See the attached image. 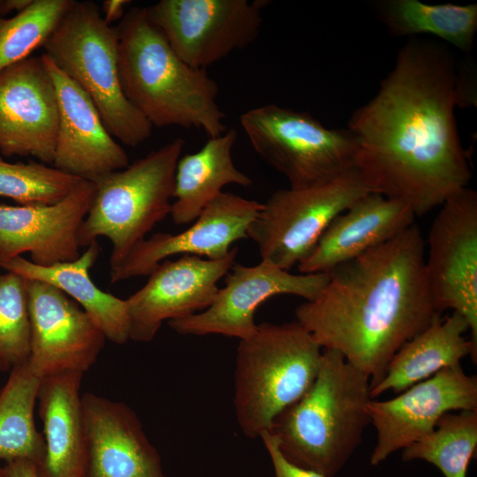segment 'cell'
<instances>
[{
  "label": "cell",
  "mask_w": 477,
  "mask_h": 477,
  "mask_svg": "<svg viewBox=\"0 0 477 477\" xmlns=\"http://www.w3.org/2000/svg\"><path fill=\"white\" fill-rule=\"evenodd\" d=\"M449 45L411 37L374 97L356 109L354 169L371 193L411 207L416 217L467 187L472 172L455 108L473 103Z\"/></svg>",
  "instance_id": "obj_1"
},
{
  "label": "cell",
  "mask_w": 477,
  "mask_h": 477,
  "mask_svg": "<svg viewBox=\"0 0 477 477\" xmlns=\"http://www.w3.org/2000/svg\"><path fill=\"white\" fill-rule=\"evenodd\" d=\"M425 243L415 222L329 271L319 293L295 309L320 346L341 353L370 388L399 348L441 316L427 284Z\"/></svg>",
  "instance_id": "obj_2"
},
{
  "label": "cell",
  "mask_w": 477,
  "mask_h": 477,
  "mask_svg": "<svg viewBox=\"0 0 477 477\" xmlns=\"http://www.w3.org/2000/svg\"><path fill=\"white\" fill-rule=\"evenodd\" d=\"M116 28L123 91L152 126L197 128L209 138L226 131L216 80L177 55L147 7L129 10Z\"/></svg>",
  "instance_id": "obj_3"
},
{
  "label": "cell",
  "mask_w": 477,
  "mask_h": 477,
  "mask_svg": "<svg viewBox=\"0 0 477 477\" xmlns=\"http://www.w3.org/2000/svg\"><path fill=\"white\" fill-rule=\"evenodd\" d=\"M371 399L370 378L338 352L323 349L313 385L275 419L270 432L288 460L334 477L371 424Z\"/></svg>",
  "instance_id": "obj_4"
},
{
  "label": "cell",
  "mask_w": 477,
  "mask_h": 477,
  "mask_svg": "<svg viewBox=\"0 0 477 477\" xmlns=\"http://www.w3.org/2000/svg\"><path fill=\"white\" fill-rule=\"evenodd\" d=\"M323 349L297 321L262 322L239 341L234 372V408L243 434L260 437L275 419L313 385Z\"/></svg>",
  "instance_id": "obj_5"
},
{
  "label": "cell",
  "mask_w": 477,
  "mask_h": 477,
  "mask_svg": "<svg viewBox=\"0 0 477 477\" xmlns=\"http://www.w3.org/2000/svg\"><path fill=\"white\" fill-rule=\"evenodd\" d=\"M42 47L91 98L117 140L137 147L149 139L153 126L122 88L117 28L104 21L96 4L73 1Z\"/></svg>",
  "instance_id": "obj_6"
},
{
  "label": "cell",
  "mask_w": 477,
  "mask_h": 477,
  "mask_svg": "<svg viewBox=\"0 0 477 477\" xmlns=\"http://www.w3.org/2000/svg\"><path fill=\"white\" fill-rule=\"evenodd\" d=\"M185 141L176 138L125 168L94 181L95 194L79 232L80 247L104 237L112 244L110 268L170 215L175 173Z\"/></svg>",
  "instance_id": "obj_7"
},
{
  "label": "cell",
  "mask_w": 477,
  "mask_h": 477,
  "mask_svg": "<svg viewBox=\"0 0 477 477\" xmlns=\"http://www.w3.org/2000/svg\"><path fill=\"white\" fill-rule=\"evenodd\" d=\"M239 123L255 153L292 188L319 186L354 169L358 142L348 128H328L308 112L275 103L245 111Z\"/></svg>",
  "instance_id": "obj_8"
},
{
  "label": "cell",
  "mask_w": 477,
  "mask_h": 477,
  "mask_svg": "<svg viewBox=\"0 0 477 477\" xmlns=\"http://www.w3.org/2000/svg\"><path fill=\"white\" fill-rule=\"evenodd\" d=\"M368 193L355 169L319 186L276 190L262 203L247 236L261 260L289 271L338 215Z\"/></svg>",
  "instance_id": "obj_9"
},
{
  "label": "cell",
  "mask_w": 477,
  "mask_h": 477,
  "mask_svg": "<svg viewBox=\"0 0 477 477\" xmlns=\"http://www.w3.org/2000/svg\"><path fill=\"white\" fill-rule=\"evenodd\" d=\"M425 254L428 287L438 314L452 310L467 322L477 346V193L450 197L434 218Z\"/></svg>",
  "instance_id": "obj_10"
},
{
  "label": "cell",
  "mask_w": 477,
  "mask_h": 477,
  "mask_svg": "<svg viewBox=\"0 0 477 477\" xmlns=\"http://www.w3.org/2000/svg\"><path fill=\"white\" fill-rule=\"evenodd\" d=\"M263 5L249 0H160L147 11L177 55L206 70L255 41Z\"/></svg>",
  "instance_id": "obj_11"
},
{
  "label": "cell",
  "mask_w": 477,
  "mask_h": 477,
  "mask_svg": "<svg viewBox=\"0 0 477 477\" xmlns=\"http://www.w3.org/2000/svg\"><path fill=\"white\" fill-rule=\"evenodd\" d=\"M328 279V273L292 274L265 260L253 266L234 264L209 307L168 323L181 335L218 334L246 339L256 331L255 311L268 299L294 295L308 301Z\"/></svg>",
  "instance_id": "obj_12"
},
{
  "label": "cell",
  "mask_w": 477,
  "mask_h": 477,
  "mask_svg": "<svg viewBox=\"0 0 477 477\" xmlns=\"http://www.w3.org/2000/svg\"><path fill=\"white\" fill-rule=\"evenodd\" d=\"M367 410L377 433L370 464L377 466L430 434L444 414L477 410V377L462 367L444 368L393 398L371 399Z\"/></svg>",
  "instance_id": "obj_13"
},
{
  "label": "cell",
  "mask_w": 477,
  "mask_h": 477,
  "mask_svg": "<svg viewBox=\"0 0 477 477\" xmlns=\"http://www.w3.org/2000/svg\"><path fill=\"white\" fill-rule=\"evenodd\" d=\"M237 254L235 246L220 260L185 254L160 262L145 285L125 299L130 340L148 343L163 322L184 318L209 307L219 290L217 283L235 264Z\"/></svg>",
  "instance_id": "obj_14"
},
{
  "label": "cell",
  "mask_w": 477,
  "mask_h": 477,
  "mask_svg": "<svg viewBox=\"0 0 477 477\" xmlns=\"http://www.w3.org/2000/svg\"><path fill=\"white\" fill-rule=\"evenodd\" d=\"M262 203L223 192L179 233H155L137 243L115 267L110 268L111 284L148 276L163 261L177 254L209 260L226 257L231 245L247 238V230Z\"/></svg>",
  "instance_id": "obj_15"
},
{
  "label": "cell",
  "mask_w": 477,
  "mask_h": 477,
  "mask_svg": "<svg viewBox=\"0 0 477 477\" xmlns=\"http://www.w3.org/2000/svg\"><path fill=\"white\" fill-rule=\"evenodd\" d=\"M28 364L34 375L88 370L106 337L80 305L55 286L34 280H28Z\"/></svg>",
  "instance_id": "obj_16"
},
{
  "label": "cell",
  "mask_w": 477,
  "mask_h": 477,
  "mask_svg": "<svg viewBox=\"0 0 477 477\" xmlns=\"http://www.w3.org/2000/svg\"><path fill=\"white\" fill-rule=\"evenodd\" d=\"M58 127L57 94L42 57L0 72V152L52 165Z\"/></svg>",
  "instance_id": "obj_17"
},
{
  "label": "cell",
  "mask_w": 477,
  "mask_h": 477,
  "mask_svg": "<svg viewBox=\"0 0 477 477\" xmlns=\"http://www.w3.org/2000/svg\"><path fill=\"white\" fill-rule=\"evenodd\" d=\"M95 194V183L82 180L55 204L0 205V265L26 253L42 267L78 259L80 229Z\"/></svg>",
  "instance_id": "obj_18"
},
{
  "label": "cell",
  "mask_w": 477,
  "mask_h": 477,
  "mask_svg": "<svg viewBox=\"0 0 477 477\" xmlns=\"http://www.w3.org/2000/svg\"><path fill=\"white\" fill-rule=\"evenodd\" d=\"M41 57L54 83L58 107L52 166L92 182L128 166L125 150L108 131L91 98L44 53Z\"/></svg>",
  "instance_id": "obj_19"
},
{
  "label": "cell",
  "mask_w": 477,
  "mask_h": 477,
  "mask_svg": "<svg viewBox=\"0 0 477 477\" xmlns=\"http://www.w3.org/2000/svg\"><path fill=\"white\" fill-rule=\"evenodd\" d=\"M81 404L84 477H167L158 450L130 406L91 392L82 395Z\"/></svg>",
  "instance_id": "obj_20"
},
{
  "label": "cell",
  "mask_w": 477,
  "mask_h": 477,
  "mask_svg": "<svg viewBox=\"0 0 477 477\" xmlns=\"http://www.w3.org/2000/svg\"><path fill=\"white\" fill-rule=\"evenodd\" d=\"M406 203L368 193L338 215L310 254L297 266L299 273H329L390 239L416 221Z\"/></svg>",
  "instance_id": "obj_21"
},
{
  "label": "cell",
  "mask_w": 477,
  "mask_h": 477,
  "mask_svg": "<svg viewBox=\"0 0 477 477\" xmlns=\"http://www.w3.org/2000/svg\"><path fill=\"white\" fill-rule=\"evenodd\" d=\"M84 373L64 372L41 378L39 415L45 458L39 477H84L87 446L80 388Z\"/></svg>",
  "instance_id": "obj_22"
},
{
  "label": "cell",
  "mask_w": 477,
  "mask_h": 477,
  "mask_svg": "<svg viewBox=\"0 0 477 477\" xmlns=\"http://www.w3.org/2000/svg\"><path fill=\"white\" fill-rule=\"evenodd\" d=\"M99 253L100 246L95 241L72 261L42 267L18 256L2 263L0 268L26 279L44 282L59 289L80 305L106 339L124 344L130 340L126 300L102 291L90 277V269L97 261Z\"/></svg>",
  "instance_id": "obj_23"
},
{
  "label": "cell",
  "mask_w": 477,
  "mask_h": 477,
  "mask_svg": "<svg viewBox=\"0 0 477 477\" xmlns=\"http://www.w3.org/2000/svg\"><path fill=\"white\" fill-rule=\"evenodd\" d=\"M466 331L467 322L456 312L437 317L395 353L382 379L370 388L371 398L388 390L400 393L444 368L461 367L468 355L475 362L477 346L466 337Z\"/></svg>",
  "instance_id": "obj_24"
},
{
  "label": "cell",
  "mask_w": 477,
  "mask_h": 477,
  "mask_svg": "<svg viewBox=\"0 0 477 477\" xmlns=\"http://www.w3.org/2000/svg\"><path fill=\"white\" fill-rule=\"evenodd\" d=\"M237 131L208 138L198 151L181 155L176 168L170 216L177 225L192 223L227 185L249 186L253 180L232 159Z\"/></svg>",
  "instance_id": "obj_25"
},
{
  "label": "cell",
  "mask_w": 477,
  "mask_h": 477,
  "mask_svg": "<svg viewBox=\"0 0 477 477\" xmlns=\"http://www.w3.org/2000/svg\"><path fill=\"white\" fill-rule=\"evenodd\" d=\"M377 17L394 37L432 35L468 53L477 31V4H430L419 0H384Z\"/></svg>",
  "instance_id": "obj_26"
},
{
  "label": "cell",
  "mask_w": 477,
  "mask_h": 477,
  "mask_svg": "<svg viewBox=\"0 0 477 477\" xmlns=\"http://www.w3.org/2000/svg\"><path fill=\"white\" fill-rule=\"evenodd\" d=\"M39 378L28 360L14 367L0 391V460L26 459L39 468L45 458L42 433L35 426Z\"/></svg>",
  "instance_id": "obj_27"
},
{
  "label": "cell",
  "mask_w": 477,
  "mask_h": 477,
  "mask_svg": "<svg viewBox=\"0 0 477 477\" xmlns=\"http://www.w3.org/2000/svg\"><path fill=\"white\" fill-rule=\"evenodd\" d=\"M477 448V410L448 413L428 435L402 450V459L425 460L444 477H466Z\"/></svg>",
  "instance_id": "obj_28"
},
{
  "label": "cell",
  "mask_w": 477,
  "mask_h": 477,
  "mask_svg": "<svg viewBox=\"0 0 477 477\" xmlns=\"http://www.w3.org/2000/svg\"><path fill=\"white\" fill-rule=\"evenodd\" d=\"M72 2L34 0L13 17H0V72L43 46Z\"/></svg>",
  "instance_id": "obj_29"
},
{
  "label": "cell",
  "mask_w": 477,
  "mask_h": 477,
  "mask_svg": "<svg viewBox=\"0 0 477 477\" xmlns=\"http://www.w3.org/2000/svg\"><path fill=\"white\" fill-rule=\"evenodd\" d=\"M82 180L41 162L11 163L0 158V196L19 205L57 203Z\"/></svg>",
  "instance_id": "obj_30"
},
{
  "label": "cell",
  "mask_w": 477,
  "mask_h": 477,
  "mask_svg": "<svg viewBox=\"0 0 477 477\" xmlns=\"http://www.w3.org/2000/svg\"><path fill=\"white\" fill-rule=\"evenodd\" d=\"M30 344L28 280L6 271L0 275V373L26 361Z\"/></svg>",
  "instance_id": "obj_31"
},
{
  "label": "cell",
  "mask_w": 477,
  "mask_h": 477,
  "mask_svg": "<svg viewBox=\"0 0 477 477\" xmlns=\"http://www.w3.org/2000/svg\"><path fill=\"white\" fill-rule=\"evenodd\" d=\"M269 455L275 477H325L315 471L301 467L288 460L282 453L275 435L270 431L260 435Z\"/></svg>",
  "instance_id": "obj_32"
},
{
  "label": "cell",
  "mask_w": 477,
  "mask_h": 477,
  "mask_svg": "<svg viewBox=\"0 0 477 477\" xmlns=\"http://www.w3.org/2000/svg\"><path fill=\"white\" fill-rule=\"evenodd\" d=\"M127 0H105L102 4L101 14L104 21L110 25L121 20L125 16V6L130 4Z\"/></svg>",
  "instance_id": "obj_33"
},
{
  "label": "cell",
  "mask_w": 477,
  "mask_h": 477,
  "mask_svg": "<svg viewBox=\"0 0 477 477\" xmlns=\"http://www.w3.org/2000/svg\"><path fill=\"white\" fill-rule=\"evenodd\" d=\"M9 477H39L37 466L31 461L17 459L5 463Z\"/></svg>",
  "instance_id": "obj_34"
},
{
  "label": "cell",
  "mask_w": 477,
  "mask_h": 477,
  "mask_svg": "<svg viewBox=\"0 0 477 477\" xmlns=\"http://www.w3.org/2000/svg\"><path fill=\"white\" fill-rule=\"evenodd\" d=\"M34 0H4L0 1V17L10 13L11 11H17V13L24 11L27 8Z\"/></svg>",
  "instance_id": "obj_35"
},
{
  "label": "cell",
  "mask_w": 477,
  "mask_h": 477,
  "mask_svg": "<svg viewBox=\"0 0 477 477\" xmlns=\"http://www.w3.org/2000/svg\"><path fill=\"white\" fill-rule=\"evenodd\" d=\"M0 477H9L4 466L0 464Z\"/></svg>",
  "instance_id": "obj_36"
}]
</instances>
